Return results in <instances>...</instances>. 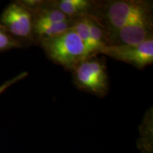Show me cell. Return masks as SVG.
Here are the masks:
<instances>
[{"instance_id":"8","label":"cell","mask_w":153,"mask_h":153,"mask_svg":"<svg viewBox=\"0 0 153 153\" xmlns=\"http://www.w3.org/2000/svg\"><path fill=\"white\" fill-rule=\"evenodd\" d=\"M74 19L58 23H33V36L36 44L45 38L53 37L61 34L72 28Z\"/></svg>"},{"instance_id":"3","label":"cell","mask_w":153,"mask_h":153,"mask_svg":"<svg viewBox=\"0 0 153 153\" xmlns=\"http://www.w3.org/2000/svg\"><path fill=\"white\" fill-rule=\"evenodd\" d=\"M74 85L80 90L99 98L106 97L109 91V80L103 57H87L78 63L71 71Z\"/></svg>"},{"instance_id":"11","label":"cell","mask_w":153,"mask_h":153,"mask_svg":"<svg viewBox=\"0 0 153 153\" xmlns=\"http://www.w3.org/2000/svg\"><path fill=\"white\" fill-rule=\"evenodd\" d=\"M22 48L21 43L17 41L9 33L8 30L0 24V52Z\"/></svg>"},{"instance_id":"4","label":"cell","mask_w":153,"mask_h":153,"mask_svg":"<svg viewBox=\"0 0 153 153\" xmlns=\"http://www.w3.org/2000/svg\"><path fill=\"white\" fill-rule=\"evenodd\" d=\"M0 24L23 48L36 44L33 12L22 1H14L8 4L0 16Z\"/></svg>"},{"instance_id":"9","label":"cell","mask_w":153,"mask_h":153,"mask_svg":"<svg viewBox=\"0 0 153 153\" xmlns=\"http://www.w3.org/2000/svg\"><path fill=\"white\" fill-rule=\"evenodd\" d=\"M72 28L83 42L89 56L99 55L98 48L91 38L87 16L74 19Z\"/></svg>"},{"instance_id":"12","label":"cell","mask_w":153,"mask_h":153,"mask_svg":"<svg viewBox=\"0 0 153 153\" xmlns=\"http://www.w3.org/2000/svg\"><path fill=\"white\" fill-rule=\"evenodd\" d=\"M28 72H23L22 73L19 74L18 75L15 76L14 77L11 78V79L6 81L4 83H3L1 85H0V95L2 94L7 89H8V88L11 87L12 85H14V84H16L19 81H21V80L24 79V78H26V76H28Z\"/></svg>"},{"instance_id":"5","label":"cell","mask_w":153,"mask_h":153,"mask_svg":"<svg viewBox=\"0 0 153 153\" xmlns=\"http://www.w3.org/2000/svg\"><path fill=\"white\" fill-rule=\"evenodd\" d=\"M99 54L143 70L153 63V37L136 45H107Z\"/></svg>"},{"instance_id":"1","label":"cell","mask_w":153,"mask_h":153,"mask_svg":"<svg viewBox=\"0 0 153 153\" xmlns=\"http://www.w3.org/2000/svg\"><path fill=\"white\" fill-rule=\"evenodd\" d=\"M89 16L98 22L105 33H109L133 23L152 20L153 4L147 0H94Z\"/></svg>"},{"instance_id":"10","label":"cell","mask_w":153,"mask_h":153,"mask_svg":"<svg viewBox=\"0 0 153 153\" xmlns=\"http://www.w3.org/2000/svg\"><path fill=\"white\" fill-rule=\"evenodd\" d=\"M87 17L91 38L98 48L99 54L101 50L106 46L105 30L95 19L90 16H87Z\"/></svg>"},{"instance_id":"2","label":"cell","mask_w":153,"mask_h":153,"mask_svg":"<svg viewBox=\"0 0 153 153\" xmlns=\"http://www.w3.org/2000/svg\"><path fill=\"white\" fill-rule=\"evenodd\" d=\"M38 45L50 60L70 72L89 56L83 42L72 28L57 36L43 39Z\"/></svg>"},{"instance_id":"7","label":"cell","mask_w":153,"mask_h":153,"mask_svg":"<svg viewBox=\"0 0 153 153\" xmlns=\"http://www.w3.org/2000/svg\"><path fill=\"white\" fill-rule=\"evenodd\" d=\"M51 3L71 19L89 16L92 11L94 0H50Z\"/></svg>"},{"instance_id":"6","label":"cell","mask_w":153,"mask_h":153,"mask_svg":"<svg viewBox=\"0 0 153 153\" xmlns=\"http://www.w3.org/2000/svg\"><path fill=\"white\" fill-rule=\"evenodd\" d=\"M153 37V19L138 22L105 33L107 45H136Z\"/></svg>"}]
</instances>
